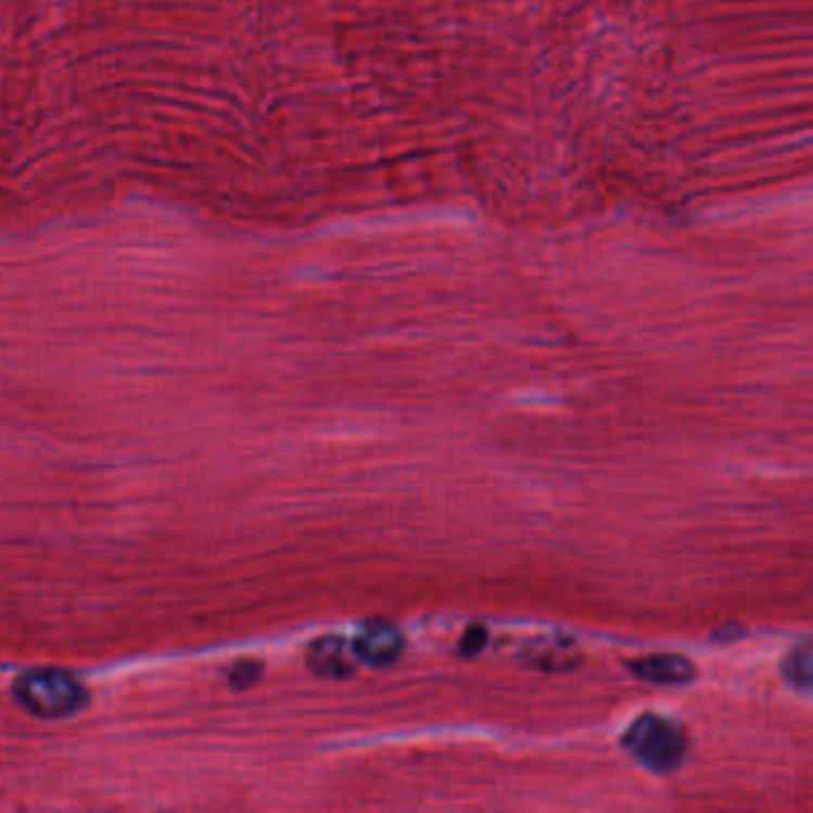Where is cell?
<instances>
[{"mask_svg": "<svg viewBox=\"0 0 813 813\" xmlns=\"http://www.w3.org/2000/svg\"><path fill=\"white\" fill-rule=\"evenodd\" d=\"M623 747L649 771L671 773L685 759L687 739L677 723L661 715H639L623 735Z\"/></svg>", "mask_w": 813, "mask_h": 813, "instance_id": "cell-1", "label": "cell"}, {"mask_svg": "<svg viewBox=\"0 0 813 813\" xmlns=\"http://www.w3.org/2000/svg\"><path fill=\"white\" fill-rule=\"evenodd\" d=\"M15 697L24 709L41 715V719H63V715L81 709L87 691L79 685V679L65 671L39 669L17 677Z\"/></svg>", "mask_w": 813, "mask_h": 813, "instance_id": "cell-2", "label": "cell"}, {"mask_svg": "<svg viewBox=\"0 0 813 813\" xmlns=\"http://www.w3.org/2000/svg\"><path fill=\"white\" fill-rule=\"evenodd\" d=\"M406 649V639L402 630L392 623H368L360 630V635L354 641L356 659L366 661L370 665H390L398 661Z\"/></svg>", "mask_w": 813, "mask_h": 813, "instance_id": "cell-3", "label": "cell"}, {"mask_svg": "<svg viewBox=\"0 0 813 813\" xmlns=\"http://www.w3.org/2000/svg\"><path fill=\"white\" fill-rule=\"evenodd\" d=\"M630 671L651 685H687L697 675L689 659L675 657V653H657V657L633 661Z\"/></svg>", "mask_w": 813, "mask_h": 813, "instance_id": "cell-4", "label": "cell"}, {"mask_svg": "<svg viewBox=\"0 0 813 813\" xmlns=\"http://www.w3.org/2000/svg\"><path fill=\"white\" fill-rule=\"evenodd\" d=\"M308 669L322 677H348L356 671L346 641L342 637L315 639L308 651Z\"/></svg>", "mask_w": 813, "mask_h": 813, "instance_id": "cell-5", "label": "cell"}, {"mask_svg": "<svg viewBox=\"0 0 813 813\" xmlns=\"http://www.w3.org/2000/svg\"><path fill=\"white\" fill-rule=\"evenodd\" d=\"M783 673L792 685L802 687V689L809 687V683H811V647H809V641H804L802 647H797L790 653V657L785 659Z\"/></svg>", "mask_w": 813, "mask_h": 813, "instance_id": "cell-6", "label": "cell"}, {"mask_svg": "<svg viewBox=\"0 0 813 813\" xmlns=\"http://www.w3.org/2000/svg\"><path fill=\"white\" fill-rule=\"evenodd\" d=\"M568 659V645H556V641H546V645H539V651L532 657V663L539 665L544 671H556V669H566Z\"/></svg>", "mask_w": 813, "mask_h": 813, "instance_id": "cell-7", "label": "cell"}, {"mask_svg": "<svg viewBox=\"0 0 813 813\" xmlns=\"http://www.w3.org/2000/svg\"><path fill=\"white\" fill-rule=\"evenodd\" d=\"M484 645H487V630L480 625H472L468 633L460 637L458 651L463 653V657H478V653L484 649Z\"/></svg>", "mask_w": 813, "mask_h": 813, "instance_id": "cell-8", "label": "cell"}, {"mask_svg": "<svg viewBox=\"0 0 813 813\" xmlns=\"http://www.w3.org/2000/svg\"><path fill=\"white\" fill-rule=\"evenodd\" d=\"M261 673H263V669L258 663H241L239 669L232 673V685L249 687V685L256 683Z\"/></svg>", "mask_w": 813, "mask_h": 813, "instance_id": "cell-9", "label": "cell"}]
</instances>
